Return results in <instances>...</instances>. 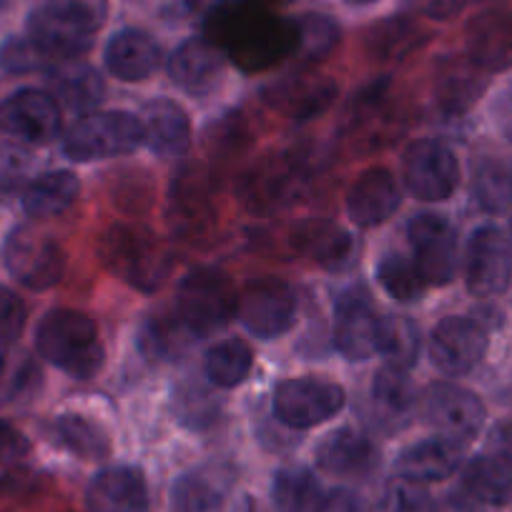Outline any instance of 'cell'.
<instances>
[{"label":"cell","instance_id":"6da1fadb","mask_svg":"<svg viewBox=\"0 0 512 512\" xmlns=\"http://www.w3.org/2000/svg\"><path fill=\"white\" fill-rule=\"evenodd\" d=\"M204 38L239 71L262 73L297 51V23L269 0H216L204 18Z\"/></svg>","mask_w":512,"mask_h":512},{"label":"cell","instance_id":"7a4b0ae2","mask_svg":"<svg viewBox=\"0 0 512 512\" xmlns=\"http://www.w3.org/2000/svg\"><path fill=\"white\" fill-rule=\"evenodd\" d=\"M106 18V0H46L28 18V38L48 61H73L91 51Z\"/></svg>","mask_w":512,"mask_h":512},{"label":"cell","instance_id":"3957f363","mask_svg":"<svg viewBox=\"0 0 512 512\" xmlns=\"http://www.w3.org/2000/svg\"><path fill=\"white\" fill-rule=\"evenodd\" d=\"M98 256L108 272L141 292H156L174 269V256L146 226L113 224L98 244Z\"/></svg>","mask_w":512,"mask_h":512},{"label":"cell","instance_id":"277c9868","mask_svg":"<svg viewBox=\"0 0 512 512\" xmlns=\"http://www.w3.org/2000/svg\"><path fill=\"white\" fill-rule=\"evenodd\" d=\"M36 347L73 379L96 377L106 362L96 322L76 309L48 312L36 329Z\"/></svg>","mask_w":512,"mask_h":512},{"label":"cell","instance_id":"5b68a950","mask_svg":"<svg viewBox=\"0 0 512 512\" xmlns=\"http://www.w3.org/2000/svg\"><path fill=\"white\" fill-rule=\"evenodd\" d=\"M179 317L199 339L211 337L236 317L239 294L224 272L211 267L191 269L176 292Z\"/></svg>","mask_w":512,"mask_h":512},{"label":"cell","instance_id":"8992f818","mask_svg":"<svg viewBox=\"0 0 512 512\" xmlns=\"http://www.w3.org/2000/svg\"><path fill=\"white\" fill-rule=\"evenodd\" d=\"M146 141L139 116L128 111L86 113L63 136V154L73 161H96L126 156Z\"/></svg>","mask_w":512,"mask_h":512},{"label":"cell","instance_id":"52a82bcc","mask_svg":"<svg viewBox=\"0 0 512 512\" xmlns=\"http://www.w3.org/2000/svg\"><path fill=\"white\" fill-rule=\"evenodd\" d=\"M6 267L23 287L46 292L56 287L66 272V254L53 236L36 231L33 226H16L3 244Z\"/></svg>","mask_w":512,"mask_h":512},{"label":"cell","instance_id":"ba28073f","mask_svg":"<svg viewBox=\"0 0 512 512\" xmlns=\"http://www.w3.org/2000/svg\"><path fill=\"white\" fill-rule=\"evenodd\" d=\"M297 294L277 277L251 279L239 297L236 317L259 339H277L297 322Z\"/></svg>","mask_w":512,"mask_h":512},{"label":"cell","instance_id":"9c48e42d","mask_svg":"<svg viewBox=\"0 0 512 512\" xmlns=\"http://www.w3.org/2000/svg\"><path fill=\"white\" fill-rule=\"evenodd\" d=\"M344 390L317 377L284 379L274 390V415L292 430H309L332 420L344 407Z\"/></svg>","mask_w":512,"mask_h":512},{"label":"cell","instance_id":"30bf717a","mask_svg":"<svg viewBox=\"0 0 512 512\" xmlns=\"http://www.w3.org/2000/svg\"><path fill=\"white\" fill-rule=\"evenodd\" d=\"M407 241L415 254V267L425 284L445 287L457 272V231L435 211H422L407 224Z\"/></svg>","mask_w":512,"mask_h":512},{"label":"cell","instance_id":"8fae6325","mask_svg":"<svg viewBox=\"0 0 512 512\" xmlns=\"http://www.w3.org/2000/svg\"><path fill=\"white\" fill-rule=\"evenodd\" d=\"M384 317L364 287L342 292L334 302V347L349 362H364L379 352Z\"/></svg>","mask_w":512,"mask_h":512},{"label":"cell","instance_id":"7c38bea8","mask_svg":"<svg viewBox=\"0 0 512 512\" xmlns=\"http://www.w3.org/2000/svg\"><path fill=\"white\" fill-rule=\"evenodd\" d=\"M402 174L412 196L420 201H445L460 184V164L452 149L437 139L410 144L402 159Z\"/></svg>","mask_w":512,"mask_h":512},{"label":"cell","instance_id":"4fadbf2b","mask_svg":"<svg viewBox=\"0 0 512 512\" xmlns=\"http://www.w3.org/2000/svg\"><path fill=\"white\" fill-rule=\"evenodd\" d=\"M422 415L427 425L442 437L455 442H470L485 425V405L475 392L450 382H435L422 397Z\"/></svg>","mask_w":512,"mask_h":512},{"label":"cell","instance_id":"5bb4252c","mask_svg":"<svg viewBox=\"0 0 512 512\" xmlns=\"http://www.w3.org/2000/svg\"><path fill=\"white\" fill-rule=\"evenodd\" d=\"M61 126V108L51 93L23 88L0 101V131L26 144H51L61 136Z\"/></svg>","mask_w":512,"mask_h":512},{"label":"cell","instance_id":"9a60e30c","mask_svg":"<svg viewBox=\"0 0 512 512\" xmlns=\"http://www.w3.org/2000/svg\"><path fill=\"white\" fill-rule=\"evenodd\" d=\"M512 279V244L495 226H482L467 241L465 282L475 297H495Z\"/></svg>","mask_w":512,"mask_h":512},{"label":"cell","instance_id":"2e32d148","mask_svg":"<svg viewBox=\"0 0 512 512\" xmlns=\"http://www.w3.org/2000/svg\"><path fill=\"white\" fill-rule=\"evenodd\" d=\"M487 334L467 317H445L430 334V357L440 372L462 377L482 362Z\"/></svg>","mask_w":512,"mask_h":512},{"label":"cell","instance_id":"e0dca14e","mask_svg":"<svg viewBox=\"0 0 512 512\" xmlns=\"http://www.w3.org/2000/svg\"><path fill=\"white\" fill-rule=\"evenodd\" d=\"M337 96V83L319 73H289L262 91V98L272 111L297 121H309L324 113L337 101Z\"/></svg>","mask_w":512,"mask_h":512},{"label":"cell","instance_id":"ac0fdd59","mask_svg":"<svg viewBox=\"0 0 512 512\" xmlns=\"http://www.w3.org/2000/svg\"><path fill=\"white\" fill-rule=\"evenodd\" d=\"M467 56L482 71H505L512 66V11L485 8L467 23Z\"/></svg>","mask_w":512,"mask_h":512},{"label":"cell","instance_id":"d6986e66","mask_svg":"<svg viewBox=\"0 0 512 512\" xmlns=\"http://www.w3.org/2000/svg\"><path fill=\"white\" fill-rule=\"evenodd\" d=\"M292 244L302 256L329 272H344L357 262L352 234L332 219H304L292 229Z\"/></svg>","mask_w":512,"mask_h":512},{"label":"cell","instance_id":"ffe728a7","mask_svg":"<svg viewBox=\"0 0 512 512\" xmlns=\"http://www.w3.org/2000/svg\"><path fill=\"white\" fill-rule=\"evenodd\" d=\"M91 512H149V485L139 467H106L86 490Z\"/></svg>","mask_w":512,"mask_h":512},{"label":"cell","instance_id":"44dd1931","mask_svg":"<svg viewBox=\"0 0 512 512\" xmlns=\"http://www.w3.org/2000/svg\"><path fill=\"white\" fill-rule=\"evenodd\" d=\"M224 73V53L204 36L181 43L169 58V76L181 91L204 98L216 91Z\"/></svg>","mask_w":512,"mask_h":512},{"label":"cell","instance_id":"7402d4cb","mask_svg":"<svg viewBox=\"0 0 512 512\" xmlns=\"http://www.w3.org/2000/svg\"><path fill=\"white\" fill-rule=\"evenodd\" d=\"M319 470L349 480H362L369 477L379 465V450L367 435L352 427H342L337 432H329L317 447Z\"/></svg>","mask_w":512,"mask_h":512},{"label":"cell","instance_id":"603a6c76","mask_svg":"<svg viewBox=\"0 0 512 512\" xmlns=\"http://www.w3.org/2000/svg\"><path fill=\"white\" fill-rule=\"evenodd\" d=\"M400 186L390 169H369L349 186L347 191V211L352 221L362 229L384 224L397 209H400Z\"/></svg>","mask_w":512,"mask_h":512},{"label":"cell","instance_id":"cb8c5ba5","mask_svg":"<svg viewBox=\"0 0 512 512\" xmlns=\"http://www.w3.org/2000/svg\"><path fill=\"white\" fill-rule=\"evenodd\" d=\"M462 465V445L450 437H430L405 447L397 457V475L407 482H440Z\"/></svg>","mask_w":512,"mask_h":512},{"label":"cell","instance_id":"d4e9b609","mask_svg":"<svg viewBox=\"0 0 512 512\" xmlns=\"http://www.w3.org/2000/svg\"><path fill=\"white\" fill-rule=\"evenodd\" d=\"M103 58L108 71L121 81H146L161 66V46L141 28H123L108 41Z\"/></svg>","mask_w":512,"mask_h":512},{"label":"cell","instance_id":"484cf974","mask_svg":"<svg viewBox=\"0 0 512 512\" xmlns=\"http://www.w3.org/2000/svg\"><path fill=\"white\" fill-rule=\"evenodd\" d=\"M146 144L156 156L176 159L191 146V121L184 108L171 98H156L144 106Z\"/></svg>","mask_w":512,"mask_h":512},{"label":"cell","instance_id":"4316f807","mask_svg":"<svg viewBox=\"0 0 512 512\" xmlns=\"http://www.w3.org/2000/svg\"><path fill=\"white\" fill-rule=\"evenodd\" d=\"M48 83L56 101H61L73 113L91 111L106 98L103 76L88 63H66V66L53 68Z\"/></svg>","mask_w":512,"mask_h":512},{"label":"cell","instance_id":"83f0119b","mask_svg":"<svg viewBox=\"0 0 512 512\" xmlns=\"http://www.w3.org/2000/svg\"><path fill=\"white\" fill-rule=\"evenodd\" d=\"M462 485L487 505H512V455H480L462 472Z\"/></svg>","mask_w":512,"mask_h":512},{"label":"cell","instance_id":"f1b7e54d","mask_svg":"<svg viewBox=\"0 0 512 512\" xmlns=\"http://www.w3.org/2000/svg\"><path fill=\"white\" fill-rule=\"evenodd\" d=\"M81 181L73 171H48L28 184L23 191V209L36 219H51L63 214L78 199Z\"/></svg>","mask_w":512,"mask_h":512},{"label":"cell","instance_id":"f546056e","mask_svg":"<svg viewBox=\"0 0 512 512\" xmlns=\"http://www.w3.org/2000/svg\"><path fill=\"white\" fill-rule=\"evenodd\" d=\"M472 196L487 214H505L512 209V164L497 156H482L472 166Z\"/></svg>","mask_w":512,"mask_h":512},{"label":"cell","instance_id":"4dcf8cb0","mask_svg":"<svg viewBox=\"0 0 512 512\" xmlns=\"http://www.w3.org/2000/svg\"><path fill=\"white\" fill-rule=\"evenodd\" d=\"M229 480L216 470H191L171 487L174 512H216L226 497Z\"/></svg>","mask_w":512,"mask_h":512},{"label":"cell","instance_id":"1f68e13d","mask_svg":"<svg viewBox=\"0 0 512 512\" xmlns=\"http://www.w3.org/2000/svg\"><path fill=\"white\" fill-rule=\"evenodd\" d=\"M196 337L181 317H151L139 332V349L154 362H176L191 349Z\"/></svg>","mask_w":512,"mask_h":512},{"label":"cell","instance_id":"d6a6232c","mask_svg":"<svg viewBox=\"0 0 512 512\" xmlns=\"http://www.w3.org/2000/svg\"><path fill=\"white\" fill-rule=\"evenodd\" d=\"M322 502V485L307 467H284L274 475V512H317Z\"/></svg>","mask_w":512,"mask_h":512},{"label":"cell","instance_id":"836d02e7","mask_svg":"<svg viewBox=\"0 0 512 512\" xmlns=\"http://www.w3.org/2000/svg\"><path fill=\"white\" fill-rule=\"evenodd\" d=\"M41 367L26 349L0 352V407H11L36 395Z\"/></svg>","mask_w":512,"mask_h":512},{"label":"cell","instance_id":"e575fe53","mask_svg":"<svg viewBox=\"0 0 512 512\" xmlns=\"http://www.w3.org/2000/svg\"><path fill=\"white\" fill-rule=\"evenodd\" d=\"M196 171H186L179 181H174L171 189V224L179 234H199L211 221L209 199L201 189L199 179H194Z\"/></svg>","mask_w":512,"mask_h":512},{"label":"cell","instance_id":"d590c367","mask_svg":"<svg viewBox=\"0 0 512 512\" xmlns=\"http://www.w3.org/2000/svg\"><path fill=\"white\" fill-rule=\"evenodd\" d=\"M53 437L61 447L81 460H103L111 452V440L98 422L83 415H61L53 425Z\"/></svg>","mask_w":512,"mask_h":512},{"label":"cell","instance_id":"8d00e7d4","mask_svg":"<svg viewBox=\"0 0 512 512\" xmlns=\"http://www.w3.org/2000/svg\"><path fill=\"white\" fill-rule=\"evenodd\" d=\"M254 364V352L244 339H224L216 347L206 352V377L216 384V387H239L251 372Z\"/></svg>","mask_w":512,"mask_h":512},{"label":"cell","instance_id":"74e56055","mask_svg":"<svg viewBox=\"0 0 512 512\" xmlns=\"http://www.w3.org/2000/svg\"><path fill=\"white\" fill-rule=\"evenodd\" d=\"M299 179L302 176H297V164L272 161L249 176L246 196L254 206H282L284 201L292 199L294 189H299Z\"/></svg>","mask_w":512,"mask_h":512},{"label":"cell","instance_id":"f35d334b","mask_svg":"<svg viewBox=\"0 0 512 512\" xmlns=\"http://www.w3.org/2000/svg\"><path fill=\"white\" fill-rule=\"evenodd\" d=\"M422 36L425 33L407 18H390L369 28L367 51L377 61H400L407 53L420 48Z\"/></svg>","mask_w":512,"mask_h":512},{"label":"cell","instance_id":"ab89813d","mask_svg":"<svg viewBox=\"0 0 512 512\" xmlns=\"http://www.w3.org/2000/svg\"><path fill=\"white\" fill-rule=\"evenodd\" d=\"M171 407H174L176 420L189 430H209L216 420H219L221 405L204 384L199 382H184L174 390L171 397Z\"/></svg>","mask_w":512,"mask_h":512},{"label":"cell","instance_id":"60d3db41","mask_svg":"<svg viewBox=\"0 0 512 512\" xmlns=\"http://www.w3.org/2000/svg\"><path fill=\"white\" fill-rule=\"evenodd\" d=\"M297 51L302 63H319L337 48L339 26L324 13H304L297 21Z\"/></svg>","mask_w":512,"mask_h":512},{"label":"cell","instance_id":"b9f144b4","mask_svg":"<svg viewBox=\"0 0 512 512\" xmlns=\"http://www.w3.org/2000/svg\"><path fill=\"white\" fill-rule=\"evenodd\" d=\"M372 400L374 405L382 407L384 412L405 417L407 412L415 407L417 400L410 372L402 367H395V364H387V367L379 369V372L374 374L372 382Z\"/></svg>","mask_w":512,"mask_h":512},{"label":"cell","instance_id":"7bdbcfd3","mask_svg":"<svg viewBox=\"0 0 512 512\" xmlns=\"http://www.w3.org/2000/svg\"><path fill=\"white\" fill-rule=\"evenodd\" d=\"M420 327L407 317H384L382 324V342H379V354L390 359V364L402 369L415 367L420 359Z\"/></svg>","mask_w":512,"mask_h":512},{"label":"cell","instance_id":"ee69618b","mask_svg":"<svg viewBox=\"0 0 512 512\" xmlns=\"http://www.w3.org/2000/svg\"><path fill=\"white\" fill-rule=\"evenodd\" d=\"M377 282L397 302H417L425 292V279L420 277L415 264L400 254H387L377 264Z\"/></svg>","mask_w":512,"mask_h":512},{"label":"cell","instance_id":"f6af8a7d","mask_svg":"<svg viewBox=\"0 0 512 512\" xmlns=\"http://www.w3.org/2000/svg\"><path fill=\"white\" fill-rule=\"evenodd\" d=\"M482 81H477L470 71L462 66L452 68L450 73H442L440 78V103L450 111H465L475 98H480Z\"/></svg>","mask_w":512,"mask_h":512},{"label":"cell","instance_id":"bcb514c9","mask_svg":"<svg viewBox=\"0 0 512 512\" xmlns=\"http://www.w3.org/2000/svg\"><path fill=\"white\" fill-rule=\"evenodd\" d=\"M48 58L33 46L31 38H8L3 46H0V68L8 73H33L46 68Z\"/></svg>","mask_w":512,"mask_h":512},{"label":"cell","instance_id":"7dc6e473","mask_svg":"<svg viewBox=\"0 0 512 512\" xmlns=\"http://www.w3.org/2000/svg\"><path fill=\"white\" fill-rule=\"evenodd\" d=\"M425 497L427 495L415 482H392L382 492L372 512H422L425 510Z\"/></svg>","mask_w":512,"mask_h":512},{"label":"cell","instance_id":"c3c4849f","mask_svg":"<svg viewBox=\"0 0 512 512\" xmlns=\"http://www.w3.org/2000/svg\"><path fill=\"white\" fill-rule=\"evenodd\" d=\"M26 304L11 289L0 287V347L16 342L26 327Z\"/></svg>","mask_w":512,"mask_h":512},{"label":"cell","instance_id":"681fc988","mask_svg":"<svg viewBox=\"0 0 512 512\" xmlns=\"http://www.w3.org/2000/svg\"><path fill=\"white\" fill-rule=\"evenodd\" d=\"M31 450V442L21 430L11 425V422L0 420V465H11V462L23 460Z\"/></svg>","mask_w":512,"mask_h":512},{"label":"cell","instance_id":"f907efd6","mask_svg":"<svg viewBox=\"0 0 512 512\" xmlns=\"http://www.w3.org/2000/svg\"><path fill=\"white\" fill-rule=\"evenodd\" d=\"M405 3L412 11L432 18V21H450L465 8L467 0H405Z\"/></svg>","mask_w":512,"mask_h":512},{"label":"cell","instance_id":"816d5d0a","mask_svg":"<svg viewBox=\"0 0 512 512\" xmlns=\"http://www.w3.org/2000/svg\"><path fill=\"white\" fill-rule=\"evenodd\" d=\"M26 156L21 151H8L0 154V189H16L26 174Z\"/></svg>","mask_w":512,"mask_h":512},{"label":"cell","instance_id":"f5cc1de1","mask_svg":"<svg viewBox=\"0 0 512 512\" xmlns=\"http://www.w3.org/2000/svg\"><path fill=\"white\" fill-rule=\"evenodd\" d=\"M146 3H151V8H154L161 18H169V21H181V18H186V16H191V13L199 11L204 0H146Z\"/></svg>","mask_w":512,"mask_h":512},{"label":"cell","instance_id":"db71d44e","mask_svg":"<svg viewBox=\"0 0 512 512\" xmlns=\"http://www.w3.org/2000/svg\"><path fill=\"white\" fill-rule=\"evenodd\" d=\"M317 512H359V502L354 492L332 490L327 497H322Z\"/></svg>","mask_w":512,"mask_h":512},{"label":"cell","instance_id":"11a10c76","mask_svg":"<svg viewBox=\"0 0 512 512\" xmlns=\"http://www.w3.org/2000/svg\"><path fill=\"white\" fill-rule=\"evenodd\" d=\"M352 6H369V3H377V0H347Z\"/></svg>","mask_w":512,"mask_h":512},{"label":"cell","instance_id":"9f6ffc18","mask_svg":"<svg viewBox=\"0 0 512 512\" xmlns=\"http://www.w3.org/2000/svg\"><path fill=\"white\" fill-rule=\"evenodd\" d=\"M274 3H292V0H274Z\"/></svg>","mask_w":512,"mask_h":512},{"label":"cell","instance_id":"6f0895ef","mask_svg":"<svg viewBox=\"0 0 512 512\" xmlns=\"http://www.w3.org/2000/svg\"><path fill=\"white\" fill-rule=\"evenodd\" d=\"M3 3H6V0H0V6H3Z\"/></svg>","mask_w":512,"mask_h":512}]
</instances>
